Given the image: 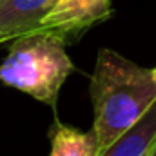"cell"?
<instances>
[{
	"instance_id": "5b68a950",
	"label": "cell",
	"mask_w": 156,
	"mask_h": 156,
	"mask_svg": "<svg viewBox=\"0 0 156 156\" xmlns=\"http://www.w3.org/2000/svg\"><path fill=\"white\" fill-rule=\"evenodd\" d=\"M156 149V102L123 136L98 156H151Z\"/></svg>"
},
{
	"instance_id": "277c9868",
	"label": "cell",
	"mask_w": 156,
	"mask_h": 156,
	"mask_svg": "<svg viewBox=\"0 0 156 156\" xmlns=\"http://www.w3.org/2000/svg\"><path fill=\"white\" fill-rule=\"evenodd\" d=\"M55 0H0V44L37 29Z\"/></svg>"
},
{
	"instance_id": "8992f818",
	"label": "cell",
	"mask_w": 156,
	"mask_h": 156,
	"mask_svg": "<svg viewBox=\"0 0 156 156\" xmlns=\"http://www.w3.org/2000/svg\"><path fill=\"white\" fill-rule=\"evenodd\" d=\"M49 156H98L96 136L93 129L83 133L76 127L56 122L51 131Z\"/></svg>"
},
{
	"instance_id": "3957f363",
	"label": "cell",
	"mask_w": 156,
	"mask_h": 156,
	"mask_svg": "<svg viewBox=\"0 0 156 156\" xmlns=\"http://www.w3.org/2000/svg\"><path fill=\"white\" fill-rule=\"evenodd\" d=\"M111 15V0H55L33 33L51 35L69 45Z\"/></svg>"
},
{
	"instance_id": "6da1fadb",
	"label": "cell",
	"mask_w": 156,
	"mask_h": 156,
	"mask_svg": "<svg viewBox=\"0 0 156 156\" xmlns=\"http://www.w3.org/2000/svg\"><path fill=\"white\" fill-rule=\"evenodd\" d=\"M93 102V133L98 154L138 123L156 102V80L142 67L113 49H100L89 82Z\"/></svg>"
},
{
	"instance_id": "52a82bcc",
	"label": "cell",
	"mask_w": 156,
	"mask_h": 156,
	"mask_svg": "<svg viewBox=\"0 0 156 156\" xmlns=\"http://www.w3.org/2000/svg\"><path fill=\"white\" fill-rule=\"evenodd\" d=\"M153 73H154V80H156V67H154V69H153Z\"/></svg>"
},
{
	"instance_id": "ba28073f",
	"label": "cell",
	"mask_w": 156,
	"mask_h": 156,
	"mask_svg": "<svg viewBox=\"0 0 156 156\" xmlns=\"http://www.w3.org/2000/svg\"><path fill=\"white\" fill-rule=\"evenodd\" d=\"M151 156H156V149H154V151H153V154H151Z\"/></svg>"
},
{
	"instance_id": "7a4b0ae2",
	"label": "cell",
	"mask_w": 156,
	"mask_h": 156,
	"mask_svg": "<svg viewBox=\"0 0 156 156\" xmlns=\"http://www.w3.org/2000/svg\"><path fill=\"white\" fill-rule=\"evenodd\" d=\"M73 69L62 40L29 33L11 40L7 56L0 64V82L55 109L60 89Z\"/></svg>"
}]
</instances>
